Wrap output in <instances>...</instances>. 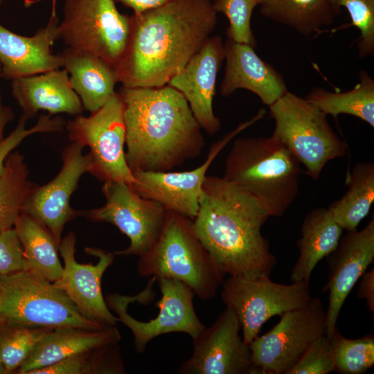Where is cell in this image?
Segmentation results:
<instances>
[{
	"instance_id": "6da1fadb",
	"label": "cell",
	"mask_w": 374,
	"mask_h": 374,
	"mask_svg": "<svg viewBox=\"0 0 374 374\" xmlns=\"http://www.w3.org/2000/svg\"><path fill=\"white\" fill-rule=\"evenodd\" d=\"M211 0H171L130 16L127 43L115 67L124 87H160L179 72L213 32Z\"/></svg>"
},
{
	"instance_id": "7a4b0ae2",
	"label": "cell",
	"mask_w": 374,
	"mask_h": 374,
	"mask_svg": "<svg viewBox=\"0 0 374 374\" xmlns=\"http://www.w3.org/2000/svg\"><path fill=\"white\" fill-rule=\"evenodd\" d=\"M269 217L267 208L252 195L223 177L206 176L193 222L224 274L269 277L276 258L261 232Z\"/></svg>"
},
{
	"instance_id": "3957f363",
	"label": "cell",
	"mask_w": 374,
	"mask_h": 374,
	"mask_svg": "<svg viewBox=\"0 0 374 374\" xmlns=\"http://www.w3.org/2000/svg\"><path fill=\"white\" fill-rule=\"evenodd\" d=\"M125 160L132 172H166L200 155L202 128L184 96L166 84L124 87Z\"/></svg>"
},
{
	"instance_id": "277c9868",
	"label": "cell",
	"mask_w": 374,
	"mask_h": 374,
	"mask_svg": "<svg viewBox=\"0 0 374 374\" xmlns=\"http://www.w3.org/2000/svg\"><path fill=\"white\" fill-rule=\"evenodd\" d=\"M300 163L274 134L233 141L223 177L252 195L270 215L282 216L299 189Z\"/></svg>"
},
{
	"instance_id": "5b68a950",
	"label": "cell",
	"mask_w": 374,
	"mask_h": 374,
	"mask_svg": "<svg viewBox=\"0 0 374 374\" xmlns=\"http://www.w3.org/2000/svg\"><path fill=\"white\" fill-rule=\"evenodd\" d=\"M139 258V276L180 280L202 300L214 297L224 282L225 274L197 237L193 220L171 211L157 240Z\"/></svg>"
},
{
	"instance_id": "8992f818",
	"label": "cell",
	"mask_w": 374,
	"mask_h": 374,
	"mask_svg": "<svg viewBox=\"0 0 374 374\" xmlns=\"http://www.w3.org/2000/svg\"><path fill=\"white\" fill-rule=\"evenodd\" d=\"M0 326L91 330L109 327L83 317L63 291L28 270L0 275Z\"/></svg>"
},
{
	"instance_id": "52a82bcc",
	"label": "cell",
	"mask_w": 374,
	"mask_h": 374,
	"mask_svg": "<svg viewBox=\"0 0 374 374\" xmlns=\"http://www.w3.org/2000/svg\"><path fill=\"white\" fill-rule=\"evenodd\" d=\"M272 134L290 150L314 180L329 161L347 154L348 146L330 126L327 115L305 98L287 91L269 107Z\"/></svg>"
},
{
	"instance_id": "ba28073f",
	"label": "cell",
	"mask_w": 374,
	"mask_h": 374,
	"mask_svg": "<svg viewBox=\"0 0 374 374\" xmlns=\"http://www.w3.org/2000/svg\"><path fill=\"white\" fill-rule=\"evenodd\" d=\"M130 16L115 0H65L57 39L68 47L93 54L116 67L125 49Z\"/></svg>"
},
{
	"instance_id": "9c48e42d",
	"label": "cell",
	"mask_w": 374,
	"mask_h": 374,
	"mask_svg": "<svg viewBox=\"0 0 374 374\" xmlns=\"http://www.w3.org/2000/svg\"><path fill=\"white\" fill-rule=\"evenodd\" d=\"M221 298L238 318L244 341L249 344L270 318L303 307L312 298L304 281L278 283L268 276H230Z\"/></svg>"
},
{
	"instance_id": "30bf717a",
	"label": "cell",
	"mask_w": 374,
	"mask_h": 374,
	"mask_svg": "<svg viewBox=\"0 0 374 374\" xmlns=\"http://www.w3.org/2000/svg\"><path fill=\"white\" fill-rule=\"evenodd\" d=\"M65 128L71 142L89 148L93 176L103 182H135L125 160L124 105L118 92L89 116L80 114L69 121Z\"/></svg>"
},
{
	"instance_id": "8fae6325",
	"label": "cell",
	"mask_w": 374,
	"mask_h": 374,
	"mask_svg": "<svg viewBox=\"0 0 374 374\" xmlns=\"http://www.w3.org/2000/svg\"><path fill=\"white\" fill-rule=\"evenodd\" d=\"M326 330V310L319 298H312L303 307L283 313L268 332L249 344L251 373L287 374Z\"/></svg>"
},
{
	"instance_id": "7c38bea8",
	"label": "cell",
	"mask_w": 374,
	"mask_h": 374,
	"mask_svg": "<svg viewBox=\"0 0 374 374\" xmlns=\"http://www.w3.org/2000/svg\"><path fill=\"white\" fill-rule=\"evenodd\" d=\"M161 298L155 303L159 314L152 319L141 321L127 312L131 303L144 301L143 292L135 296L109 294L105 302L118 315V321L125 325L134 335L137 353H143L148 344L157 337L171 332H184L192 339L206 327L198 318L193 305V291L184 283L168 278L156 279Z\"/></svg>"
},
{
	"instance_id": "4fadbf2b",
	"label": "cell",
	"mask_w": 374,
	"mask_h": 374,
	"mask_svg": "<svg viewBox=\"0 0 374 374\" xmlns=\"http://www.w3.org/2000/svg\"><path fill=\"white\" fill-rule=\"evenodd\" d=\"M102 191L105 204L96 208L79 210L80 216L114 224L128 237L130 245L115 251V256L140 257L159 237L168 210L159 202L141 197L125 182L104 181Z\"/></svg>"
},
{
	"instance_id": "5bb4252c",
	"label": "cell",
	"mask_w": 374,
	"mask_h": 374,
	"mask_svg": "<svg viewBox=\"0 0 374 374\" xmlns=\"http://www.w3.org/2000/svg\"><path fill=\"white\" fill-rule=\"evenodd\" d=\"M260 112L240 124L222 139L213 143L206 161L195 169L181 172L136 171L132 187L141 197L156 201L166 210L193 220L199 210L202 186L211 164L231 139L262 118Z\"/></svg>"
},
{
	"instance_id": "9a60e30c",
	"label": "cell",
	"mask_w": 374,
	"mask_h": 374,
	"mask_svg": "<svg viewBox=\"0 0 374 374\" xmlns=\"http://www.w3.org/2000/svg\"><path fill=\"white\" fill-rule=\"evenodd\" d=\"M84 147L71 142L62 154V166L58 174L48 183L34 184L24 202L22 212L46 226L59 245L66 223L80 216V211L71 206V195L81 177L89 172L91 155L83 154Z\"/></svg>"
},
{
	"instance_id": "2e32d148",
	"label": "cell",
	"mask_w": 374,
	"mask_h": 374,
	"mask_svg": "<svg viewBox=\"0 0 374 374\" xmlns=\"http://www.w3.org/2000/svg\"><path fill=\"white\" fill-rule=\"evenodd\" d=\"M240 325L226 308L214 323L193 339V352L179 369L181 374H247L252 369L249 345L240 336Z\"/></svg>"
},
{
	"instance_id": "e0dca14e",
	"label": "cell",
	"mask_w": 374,
	"mask_h": 374,
	"mask_svg": "<svg viewBox=\"0 0 374 374\" xmlns=\"http://www.w3.org/2000/svg\"><path fill=\"white\" fill-rule=\"evenodd\" d=\"M75 234L71 231L61 240L58 251L64 260L61 276L53 282L63 291L85 318L107 326H115L118 317L110 312L101 291V280L114 259V253L87 247L85 253L98 257L96 265L78 263L75 258Z\"/></svg>"
},
{
	"instance_id": "ac0fdd59",
	"label": "cell",
	"mask_w": 374,
	"mask_h": 374,
	"mask_svg": "<svg viewBox=\"0 0 374 374\" xmlns=\"http://www.w3.org/2000/svg\"><path fill=\"white\" fill-rule=\"evenodd\" d=\"M328 283L323 291H329L326 310V335L331 337L337 329L341 308L357 280L374 259V218L360 231H347L337 249L328 256Z\"/></svg>"
},
{
	"instance_id": "d6986e66",
	"label": "cell",
	"mask_w": 374,
	"mask_h": 374,
	"mask_svg": "<svg viewBox=\"0 0 374 374\" xmlns=\"http://www.w3.org/2000/svg\"><path fill=\"white\" fill-rule=\"evenodd\" d=\"M224 60V42L220 35L210 36L186 66L168 82L187 100L202 129L213 134L221 121L213 112L217 73Z\"/></svg>"
},
{
	"instance_id": "ffe728a7",
	"label": "cell",
	"mask_w": 374,
	"mask_h": 374,
	"mask_svg": "<svg viewBox=\"0 0 374 374\" xmlns=\"http://www.w3.org/2000/svg\"><path fill=\"white\" fill-rule=\"evenodd\" d=\"M58 19L51 13L47 25L30 37L15 33L0 24V64L6 80L33 75L63 66L60 54L51 46L57 39Z\"/></svg>"
},
{
	"instance_id": "44dd1931",
	"label": "cell",
	"mask_w": 374,
	"mask_h": 374,
	"mask_svg": "<svg viewBox=\"0 0 374 374\" xmlns=\"http://www.w3.org/2000/svg\"><path fill=\"white\" fill-rule=\"evenodd\" d=\"M224 50L226 66L222 96L226 97L244 89L269 107L288 91L281 74L259 57L254 47L227 37Z\"/></svg>"
},
{
	"instance_id": "7402d4cb",
	"label": "cell",
	"mask_w": 374,
	"mask_h": 374,
	"mask_svg": "<svg viewBox=\"0 0 374 374\" xmlns=\"http://www.w3.org/2000/svg\"><path fill=\"white\" fill-rule=\"evenodd\" d=\"M11 89L22 114L28 119L39 110L46 111L51 116L65 113L74 116L82 114L84 110L65 69L14 79Z\"/></svg>"
},
{
	"instance_id": "603a6c76",
	"label": "cell",
	"mask_w": 374,
	"mask_h": 374,
	"mask_svg": "<svg viewBox=\"0 0 374 374\" xmlns=\"http://www.w3.org/2000/svg\"><path fill=\"white\" fill-rule=\"evenodd\" d=\"M121 338L115 326L100 330L70 326L50 330L17 373L28 374L31 371L48 366L68 357L108 344L118 343Z\"/></svg>"
},
{
	"instance_id": "cb8c5ba5",
	"label": "cell",
	"mask_w": 374,
	"mask_h": 374,
	"mask_svg": "<svg viewBox=\"0 0 374 374\" xmlns=\"http://www.w3.org/2000/svg\"><path fill=\"white\" fill-rule=\"evenodd\" d=\"M69 76L72 89L84 109L91 113L103 106L116 92L118 82L114 66L100 57L66 47L60 53Z\"/></svg>"
},
{
	"instance_id": "d4e9b609",
	"label": "cell",
	"mask_w": 374,
	"mask_h": 374,
	"mask_svg": "<svg viewBox=\"0 0 374 374\" xmlns=\"http://www.w3.org/2000/svg\"><path fill=\"white\" fill-rule=\"evenodd\" d=\"M343 229L331 215L328 208L319 207L308 213L301 225V238L297 242L299 258L294 265L292 282L309 284L316 265L337 247Z\"/></svg>"
},
{
	"instance_id": "484cf974",
	"label": "cell",
	"mask_w": 374,
	"mask_h": 374,
	"mask_svg": "<svg viewBox=\"0 0 374 374\" xmlns=\"http://www.w3.org/2000/svg\"><path fill=\"white\" fill-rule=\"evenodd\" d=\"M14 229L21 244L24 270L34 272L50 282L63 271L58 258L59 245L51 231L39 221L21 212Z\"/></svg>"
},
{
	"instance_id": "4316f807",
	"label": "cell",
	"mask_w": 374,
	"mask_h": 374,
	"mask_svg": "<svg viewBox=\"0 0 374 374\" xmlns=\"http://www.w3.org/2000/svg\"><path fill=\"white\" fill-rule=\"evenodd\" d=\"M265 17L309 37L331 25L339 15L328 0H260Z\"/></svg>"
},
{
	"instance_id": "83f0119b",
	"label": "cell",
	"mask_w": 374,
	"mask_h": 374,
	"mask_svg": "<svg viewBox=\"0 0 374 374\" xmlns=\"http://www.w3.org/2000/svg\"><path fill=\"white\" fill-rule=\"evenodd\" d=\"M305 98L326 115L335 118L340 114L351 115L374 127V80L364 69L359 71L358 83L349 91L315 87Z\"/></svg>"
},
{
	"instance_id": "f1b7e54d",
	"label": "cell",
	"mask_w": 374,
	"mask_h": 374,
	"mask_svg": "<svg viewBox=\"0 0 374 374\" xmlns=\"http://www.w3.org/2000/svg\"><path fill=\"white\" fill-rule=\"evenodd\" d=\"M348 189L328 208L338 224L347 231L357 229L374 202V163L358 162L347 179Z\"/></svg>"
},
{
	"instance_id": "f546056e",
	"label": "cell",
	"mask_w": 374,
	"mask_h": 374,
	"mask_svg": "<svg viewBox=\"0 0 374 374\" xmlns=\"http://www.w3.org/2000/svg\"><path fill=\"white\" fill-rule=\"evenodd\" d=\"M24 156L11 152L0 176V233L14 228L34 183L29 179Z\"/></svg>"
},
{
	"instance_id": "4dcf8cb0",
	"label": "cell",
	"mask_w": 374,
	"mask_h": 374,
	"mask_svg": "<svg viewBox=\"0 0 374 374\" xmlns=\"http://www.w3.org/2000/svg\"><path fill=\"white\" fill-rule=\"evenodd\" d=\"M118 343L74 355L48 366L31 371L28 374H94L125 373Z\"/></svg>"
},
{
	"instance_id": "1f68e13d",
	"label": "cell",
	"mask_w": 374,
	"mask_h": 374,
	"mask_svg": "<svg viewBox=\"0 0 374 374\" xmlns=\"http://www.w3.org/2000/svg\"><path fill=\"white\" fill-rule=\"evenodd\" d=\"M50 330L0 326V361L6 373H17Z\"/></svg>"
},
{
	"instance_id": "d6a6232c",
	"label": "cell",
	"mask_w": 374,
	"mask_h": 374,
	"mask_svg": "<svg viewBox=\"0 0 374 374\" xmlns=\"http://www.w3.org/2000/svg\"><path fill=\"white\" fill-rule=\"evenodd\" d=\"M331 340L335 353V371L341 374H362L373 366V335L350 339L336 329Z\"/></svg>"
},
{
	"instance_id": "836d02e7",
	"label": "cell",
	"mask_w": 374,
	"mask_h": 374,
	"mask_svg": "<svg viewBox=\"0 0 374 374\" xmlns=\"http://www.w3.org/2000/svg\"><path fill=\"white\" fill-rule=\"evenodd\" d=\"M339 14L344 7L348 12L351 24L359 32L357 39L359 57L374 54V0H328Z\"/></svg>"
},
{
	"instance_id": "e575fe53",
	"label": "cell",
	"mask_w": 374,
	"mask_h": 374,
	"mask_svg": "<svg viewBox=\"0 0 374 374\" xmlns=\"http://www.w3.org/2000/svg\"><path fill=\"white\" fill-rule=\"evenodd\" d=\"M212 3L215 11L223 13L229 20L227 37L256 48L251 20L253 11L260 0H213Z\"/></svg>"
},
{
	"instance_id": "d590c367",
	"label": "cell",
	"mask_w": 374,
	"mask_h": 374,
	"mask_svg": "<svg viewBox=\"0 0 374 374\" xmlns=\"http://www.w3.org/2000/svg\"><path fill=\"white\" fill-rule=\"evenodd\" d=\"M335 371L331 337L326 334L315 339L287 374H328Z\"/></svg>"
},
{
	"instance_id": "8d00e7d4",
	"label": "cell",
	"mask_w": 374,
	"mask_h": 374,
	"mask_svg": "<svg viewBox=\"0 0 374 374\" xmlns=\"http://www.w3.org/2000/svg\"><path fill=\"white\" fill-rule=\"evenodd\" d=\"M28 120L22 114L15 130L0 143V176L4 171L6 159L24 139L36 133L62 132L66 126V122L61 116L51 117L50 114H41L37 123L31 128L26 129Z\"/></svg>"
},
{
	"instance_id": "74e56055",
	"label": "cell",
	"mask_w": 374,
	"mask_h": 374,
	"mask_svg": "<svg viewBox=\"0 0 374 374\" xmlns=\"http://www.w3.org/2000/svg\"><path fill=\"white\" fill-rule=\"evenodd\" d=\"M21 244L14 228L0 233V275L24 270Z\"/></svg>"
},
{
	"instance_id": "f35d334b",
	"label": "cell",
	"mask_w": 374,
	"mask_h": 374,
	"mask_svg": "<svg viewBox=\"0 0 374 374\" xmlns=\"http://www.w3.org/2000/svg\"><path fill=\"white\" fill-rule=\"evenodd\" d=\"M357 297L364 299L369 312H374V269L365 272L361 277Z\"/></svg>"
},
{
	"instance_id": "ab89813d",
	"label": "cell",
	"mask_w": 374,
	"mask_h": 374,
	"mask_svg": "<svg viewBox=\"0 0 374 374\" xmlns=\"http://www.w3.org/2000/svg\"><path fill=\"white\" fill-rule=\"evenodd\" d=\"M170 1L171 0H115L116 2H119L125 7L131 8L134 14L162 5Z\"/></svg>"
},
{
	"instance_id": "60d3db41",
	"label": "cell",
	"mask_w": 374,
	"mask_h": 374,
	"mask_svg": "<svg viewBox=\"0 0 374 374\" xmlns=\"http://www.w3.org/2000/svg\"><path fill=\"white\" fill-rule=\"evenodd\" d=\"M1 66L0 64V79L1 78ZM15 114L10 107L5 106L1 103V96L0 93V143L5 139L4 130L8 123L12 121Z\"/></svg>"
},
{
	"instance_id": "b9f144b4",
	"label": "cell",
	"mask_w": 374,
	"mask_h": 374,
	"mask_svg": "<svg viewBox=\"0 0 374 374\" xmlns=\"http://www.w3.org/2000/svg\"><path fill=\"white\" fill-rule=\"evenodd\" d=\"M26 3H28L29 5L32 3L37 2L42 0H24ZM52 1V12H55V4H56V0H51Z\"/></svg>"
},
{
	"instance_id": "7bdbcfd3",
	"label": "cell",
	"mask_w": 374,
	"mask_h": 374,
	"mask_svg": "<svg viewBox=\"0 0 374 374\" xmlns=\"http://www.w3.org/2000/svg\"><path fill=\"white\" fill-rule=\"evenodd\" d=\"M0 374H7L6 371L1 361H0Z\"/></svg>"
},
{
	"instance_id": "ee69618b",
	"label": "cell",
	"mask_w": 374,
	"mask_h": 374,
	"mask_svg": "<svg viewBox=\"0 0 374 374\" xmlns=\"http://www.w3.org/2000/svg\"><path fill=\"white\" fill-rule=\"evenodd\" d=\"M3 1V0H0V5L1 4V3Z\"/></svg>"
}]
</instances>
